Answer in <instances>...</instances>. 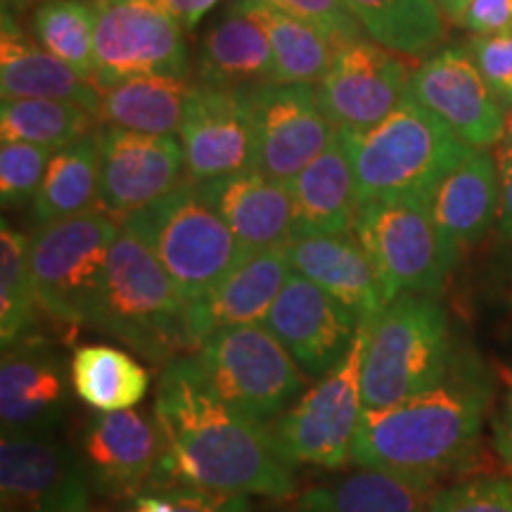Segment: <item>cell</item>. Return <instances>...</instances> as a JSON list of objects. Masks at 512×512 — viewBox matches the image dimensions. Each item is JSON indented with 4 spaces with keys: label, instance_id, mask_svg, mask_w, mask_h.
Masks as SVG:
<instances>
[{
    "label": "cell",
    "instance_id": "obj_1",
    "mask_svg": "<svg viewBox=\"0 0 512 512\" xmlns=\"http://www.w3.org/2000/svg\"><path fill=\"white\" fill-rule=\"evenodd\" d=\"M155 420L166 444L155 489L185 482L219 494L287 498L294 491L290 463L271 430L228 406L211 389L195 356L176 358L157 382Z\"/></svg>",
    "mask_w": 512,
    "mask_h": 512
},
{
    "label": "cell",
    "instance_id": "obj_2",
    "mask_svg": "<svg viewBox=\"0 0 512 512\" xmlns=\"http://www.w3.org/2000/svg\"><path fill=\"white\" fill-rule=\"evenodd\" d=\"M489 382L453 368L444 382L387 408L363 406L351 463L434 484L475 453Z\"/></svg>",
    "mask_w": 512,
    "mask_h": 512
},
{
    "label": "cell",
    "instance_id": "obj_3",
    "mask_svg": "<svg viewBox=\"0 0 512 512\" xmlns=\"http://www.w3.org/2000/svg\"><path fill=\"white\" fill-rule=\"evenodd\" d=\"M91 328L166 366L195 349L188 330V302L152 249L124 223L112 245Z\"/></svg>",
    "mask_w": 512,
    "mask_h": 512
},
{
    "label": "cell",
    "instance_id": "obj_4",
    "mask_svg": "<svg viewBox=\"0 0 512 512\" xmlns=\"http://www.w3.org/2000/svg\"><path fill=\"white\" fill-rule=\"evenodd\" d=\"M354 164L358 202L432 197L475 147L460 140L411 95L368 131H339Z\"/></svg>",
    "mask_w": 512,
    "mask_h": 512
},
{
    "label": "cell",
    "instance_id": "obj_5",
    "mask_svg": "<svg viewBox=\"0 0 512 512\" xmlns=\"http://www.w3.org/2000/svg\"><path fill=\"white\" fill-rule=\"evenodd\" d=\"M363 406L387 408L444 382L453 370L444 306L403 294L361 320Z\"/></svg>",
    "mask_w": 512,
    "mask_h": 512
},
{
    "label": "cell",
    "instance_id": "obj_6",
    "mask_svg": "<svg viewBox=\"0 0 512 512\" xmlns=\"http://www.w3.org/2000/svg\"><path fill=\"white\" fill-rule=\"evenodd\" d=\"M121 223L152 249L188 304L214 290L252 254L202 200L192 181H185L181 188Z\"/></svg>",
    "mask_w": 512,
    "mask_h": 512
},
{
    "label": "cell",
    "instance_id": "obj_7",
    "mask_svg": "<svg viewBox=\"0 0 512 512\" xmlns=\"http://www.w3.org/2000/svg\"><path fill=\"white\" fill-rule=\"evenodd\" d=\"M119 228L100 207L38 226L27 247L38 306L62 323L93 325Z\"/></svg>",
    "mask_w": 512,
    "mask_h": 512
},
{
    "label": "cell",
    "instance_id": "obj_8",
    "mask_svg": "<svg viewBox=\"0 0 512 512\" xmlns=\"http://www.w3.org/2000/svg\"><path fill=\"white\" fill-rule=\"evenodd\" d=\"M354 235L373 259L387 302L403 294L434 297L456 264L439 238L430 197L358 202Z\"/></svg>",
    "mask_w": 512,
    "mask_h": 512
},
{
    "label": "cell",
    "instance_id": "obj_9",
    "mask_svg": "<svg viewBox=\"0 0 512 512\" xmlns=\"http://www.w3.org/2000/svg\"><path fill=\"white\" fill-rule=\"evenodd\" d=\"M195 361L228 406L259 422L283 415L306 384L304 370L264 323L214 332Z\"/></svg>",
    "mask_w": 512,
    "mask_h": 512
},
{
    "label": "cell",
    "instance_id": "obj_10",
    "mask_svg": "<svg viewBox=\"0 0 512 512\" xmlns=\"http://www.w3.org/2000/svg\"><path fill=\"white\" fill-rule=\"evenodd\" d=\"M361 366L363 328L358 325L347 356L320 377L290 411L280 415L271 430L287 463L320 465L328 470L349 463L363 413Z\"/></svg>",
    "mask_w": 512,
    "mask_h": 512
},
{
    "label": "cell",
    "instance_id": "obj_11",
    "mask_svg": "<svg viewBox=\"0 0 512 512\" xmlns=\"http://www.w3.org/2000/svg\"><path fill=\"white\" fill-rule=\"evenodd\" d=\"M100 91L133 76H188L183 27L159 0H93Z\"/></svg>",
    "mask_w": 512,
    "mask_h": 512
},
{
    "label": "cell",
    "instance_id": "obj_12",
    "mask_svg": "<svg viewBox=\"0 0 512 512\" xmlns=\"http://www.w3.org/2000/svg\"><path fill=\"white\" fill-rule=\"evenodd\" d=\"M252 112L256 171L280 183H292L337 136L313 83H256Z\"/></svg>",
    "mask_w": 512,
    "mask_h": 512
},
{
    "label": "cell",
    "instance_id": "obj_13",
    "mask_svg": "<svg viewBox=\"0 0 512 512\" xmlns=\"http://www.w3.org/2000/svg\"><path fill=\"white\" fill-rule=\"evenodd\" d=\"M406 62L373 38L337 43L335 57L318 81L320 110L337 131H368L392 114L408 93Z\"/></svg>",
    "mask_w": 512,
    "mask_h": 512
},
{
    "label": "cell",
    "instance_id": "obj_14",
    "mask_svg": "<svg viewBox=\"0 0 512 512\" xmlns=\"http://www.w3.org/2000/svg\"><path fill=\"white\" fill-rule=\"evenodd\" d=\"M3 512H91L81 453L50 434L0 439Z\"/></svg>",
    "mask_w": 512,
    "mask_h": 512
},
{
    "label": "cell",
    "instance_id": "obj_15",
    "mask_svg": "<svg viewBox=\"0 0 512 512\" xmlns=\"http://www.w3.org/2000/svg\"><path fill=\"white\" fill-rule=\"evenodd\" d=\"M185 174L192 183L256 169L252 86L197 83L181 128Z\"/></svg>",
    "mask_w": 512,
    "mask_h": 512
},
{
    "label": "cell",
    "instance_id": "obj_16",
    "mask_svg": "<svg viewBox=\"0 0 512 512\" xmlns=\"http://www.w3.org/2000/svg\"><path fill=\"white\" fill-rule=\"evenodd\" d=\"M98 204L117 221L181 188L185 157L176 136H147L102 126L98 131Z\"/></svg>",
    "mask_w": 512,
    "mask_h": 512
},
{
    "label": "cell",
    "instance_id": "obj_17",
    "mask_svg": "<svg viewBox=\"0 0 512 512\" xmlns=\"http://www.w3.org/2000/svg\"><path fill=\"white\" fill-rule=\"evenodd\" d=\"M408 95L475 150L505 136L508 114L465 48H441L418 64L408 79Z\"/></svg>",
    "mask_w": 512,
    "mask_h": 512
},
{
    "label": "cell",
    "instance_id": "obj_18",
    "mask_svg": "<svg viewBox=\"0 0 512 512\" xmlns=\"http://www.w3.org/2000/svg\"><path fill=\"white\" fill-rule=\"evenodd\" d=\"M264 325L306 377H323L347 356L361 318L309 278L292 273L268 309Z\"/></svg>",
    "mask_w": 512,
    "mask_h": 512
},
{
    "label": "cell",
    "instance_id": "obj_19",
    "mask_svg": "<svg viewBox=\"0 0 512 512\" xmlns=\"http://www.w3.org/2000/svg\"><path fill=\"white\" fill-rule=\"evenodd\" d=\"M81 460L91 486L100 494L133 496L145 486H157L166 444L155 418L133 408L98 411L83 427Z\"/></svg>",
    "mask_w": 512,
    "mask_h": 512
},
{
    "label": "cell",
    "instance_id": "obj_20",
    "mask_svg": "<svg viewBox=\"0 0 512 512\" xmlns=\"http://www.w3.org/2000/svg\"><path fill=\"white\" fill-rule=\"evenodd\" d=\"M67 368L38 339H19L3 349L0 422L3 437L50 434L69 408Z\"/></svg>",
    "mask_w": 512,
    "mask_h": 512
},
{
    "label": "cell",
    "instance_id": "obj_21",
    "mask_svg": "<svg viewBox=\"0 0 512 512\" xmlns=\"http://www.w3.org/2000/svg\"><path fill=\"white\" fill-rule=\"evenodd\" d=\"M209 204L247 252L285 249L297 235L294 197L287 183L273 181L261 171H240L195 183Z\"/></svg>",
    "mask_w": 512,
    "mask_h": 512
},
{
    "label": "cell",
    "instance_id": "obj_22",
    "mask_svg": "<svg viewBox=\"0 0 512 512\" xmlns=\"http://www.w3.org/2000/svg\"><path fill=\"white\" fill-rule=\"evenodd\" d=\"M292 273L285 249L247 254L214 290L188 304L192 347L200 349L204 339L219 330L264 323L268 309Z\"/></svg>",
    "mask_w": 512,
    "mask_h": 512
},
{
    "label": "cell",
    "instance_id": "obj_23",
    "mask_svg": "<svg viewBox=\"0 0 512 512\" xmlns=\"http://www.w3.org/2000/svg\"><path fill=\"white\" fill-rule=\"evenodd\" d=\"M285 256L294 273L332 294L361 320L389 304L373 259L354 230L339 235H297L285 247Z\"/></svg>",
    "mask_w": 512,
    "mask_h": 512
},
{
    "label": "cell",
    "instance_id": "obj_24",
    "mask_svg": "<svg viewBox=\"0 0 512 512\" xmlns=\"http://www.w3.org/2000/svg\"><path fill=\"white\" fill-rule=\"evenodd\" d=\"M501 178L496 157L472 150L432 192L430 207L446 252L458 259L463 247L475 245L498 219Z\"/></svg>",
    "mask_w": 512,
    "mask_h": 512
},
{
    "label": "cell",
    "instance_id": "obj_25",
    "mask_svg": "<svg viewBox=\"0 0 512 512\" xmlns=\"http://www.w3.org/2000/svg\"><path fill=\"white\" fill-rule=\"evenodd\" d=\"M0 91L3 100L38 98L76 102L95 117L102 100V91L91 76L76 72L38 43H31L8 10H3V38H0Z\"/></svg>",
    "mask_w": 512,
    "mask_h": 512
},
{
    "label": "cell",
    "instance_id": "obj_26",
    "mask_svg": "<svg viewBox=\"0 0 512 512\" xmlns=\"http://www.w3.org/2000/svg\"><path fill=\"white\" fill-rule=\"evenodd\" d=\"M273 53L264 27L242 0L211 24L197 50V83L238 88L271 81Z\"/></svg>",
    "mask_w": 512,
    "mask_h": 512
},
{
    "label": "cell",
    "instance_id": "obj_27",
    "mask_svg": "<svg viewBox=\"0 0 512 512\" xmlns=\"http://www.w3.org/2000/svg\"><path fill=\"white\" fill-rule=\"evenodd\" d=\"M287 185L294 197L297 235H339L354 230L358 209L356 174L339 131L328 150Z\"/></svg>",
    "mask_w": 512,
    "mask_h": 512
},
{
    "label": "cell",
    "instance_id": "obj_28",
    "mask_svg": "<svg viewBox=\"0 0 512 512\" xmlns=\"http://www.w3.org/2000/svg\"><path fill=\"white\" fill-rule=\"evenodd\" d=\"M195 88L188 76H133L102 91L98 121L147 136H176Z\"/></svg>",
    "mask_w": 512,
    "mask_h": 512
},
{
    "label": "cell",
    "instance_id": "obj_29",
    "mask_svg": "<svg viewBox=\"0 0 512 512\" xmlns=\"http://www.w3.org/2000/svg\"><path fill=\"white\" fill-rule=\"evenodd\" d=\"M434 484L361 467L332 482L311 486L299 512H430Z\"/></svg>",
    "mask_w": 512,
    "mask_h": 512
},
{
    "label": "cell",
    "instance_id": "obj_30",
    "mask_svg": "<svg viewBox=\"0 0 512 512\" xmlns=\"http://www.w3.org/2000/svg\"><path fill=\"white\" fill-rule=\"evenodd\" d=\"M98 190L100 152L98 131H93L53 152L41 188L31 200L34 221L43 226L100 207Z\"/></svg>",
    "mask_w": 512,
    "mask_h": 512
},
{
    "label": "cell",
    "instance_id": "obj_31",
    "mask_svg": "<svg viewBox=\"0 0 512 512\" xmlns=\"http://www.w3.org/2000/svg\"><path fill=\"white\" fill-rule=\"evenodd\" d=\"M264 27L273 53L275 83H316L330 69L337 43L311 24L273 8L264 0H242Z\"/></svg>",
    "mask_w": 512,
    "mask_h": 512
},
{
    "label": "cell",
    "instance_id": "obj_32",
    "mask_svg": "<svg viewBox=\"0 0 512 512\" xmlns=\"http://www.w3.org/2000/svg\"><path fill=\"white\" fill-rule=\"evenodd\" d=\"M69 377L76 396L102 413L133 408L150 389V373L131 354L110 344L76 349Z\"/></svg>",
    "mask_w": 512,
    "mask_h": 512
},
{
    "label": "cell",
    "instance_id": "obj_33",
    "mask_svg": "<svg viewBox=\"0 0 512 512\" xmlns=\"http://www.w3.org/2000/svg\"><path fill=\"white\" fill-rule=\"evenodd\" d=\"M366 34L399 55H427L444 41L437 0H344Z\"/></svg>",
    "mask_w": 512,
    "mask_h": 512
},
{
    "label": "cell",
    "instance_id": "obj_34",
    "mask_svg": "<svg viewBox=\"0 0 512 512\" xmlns=\"http://www.w3.org/2000/svg\"><path fill=\"white\" fill-rule=\"evenodd\" d=\"M100 124L93 112L67 100L8 98L0 105V138L3 143H34L43 147H60L74 143Z\"/></svg>",
    "mask_w": 512,
    "mask_h": 512
},
{
    "label": "cell",
    "instance_id": "obj_35",
    "mask_svg": "<svg viewBox=\"0 0 512 512\" xmlns=\"http://www.w3.org/2000/svg\"><path fill=\"white\" fill-rule=\"evenodd\" d=\"M36 43L76 72L93 76L95 8L93 0H46L31 17Z\"/></svg>",
    "mask_w": 512,
    "mask_h": 512
},
{
    "label": "cell",
    "instance_id": "obj_36",
    "mask_svg": "<svg viewBox=\"0 0 512 512\" xmlns=\"http://www.w3.org/2000/svg\"><path fill=\"white\" fill-rule=\"evenodd\" d=\"M29 238L0 223V339L12 347L31 328L36 313V292L29 273Z\"/></svg>",
    "mask_w": 512,
    "mask_h": 512
},
{
    "label": "cell",
    "instance_id": "obj_37",
    "mask_svg": "<svg viewBox=\"0 0 512 512\" xmlns=\"http://www.w3.org/2000/svg\"><path fill=\"white\" fill-rule=\"evenodd\" d=\"M53 147L8 140L0 147V202L3 207H17L34 200L46 176Z\"/></svg>",
    "mask_w": 512,
    "mask_h": 512
},
{
    "label": "cell",
    "instance_id": "obj_38",
    "mask_svg": "<svg viewBox=\"0 0 512 512\" xmlns=\"http://www.w3.org/2000/svg\"><path fill=\"white\" fill-rule=\"evenodd\" d=\"M430 512H512V479L479 477L434 494Z\"/></svg>",
    "mask_w": 512,
    "mask_h": 512
},
{
    "label": "cell",
    "instance_id": "obj_39",
    "mask_svg": "<svg viewBox=\"0 0 512 512\" xmlns=\"http://www.w3.org/2000/svg\"><path fill=\"white\" fill-rule=\"evenodd\" d=\"M264 3L325 31L335 43L363 36L361 22L347 8L344 0H264Z\"/></svg>",
    "mask_w": 512,
    "mask_h": 512
},
{
    "label": "cell",
    "instance_id": "obj_40",
    "mask_svg": "<svg viewBox=\"0 0 512 512\" xmlns=\"http://www.w3.org/2000/svg\"><path fill=\"white\" fill-rule=\"evenodd\" d=\"M484 81L501 100L503 107L512 110V31L510 34H477L470 50Z\"/></svg>",
    "mask_w": 512,
    "mask_h": 512
},
{
    "label": "cell",
    "instance_id": "obj_41",
    "mask_svg": "<svg viewBox=\"0 0 512 512\" xmlns=\"http://www.w3.org/2000/svg\"><path fill=\"white\" fill-rule=\"evenodd\" d=\"M157 491L174 505V512H252L249 496L240 494H219L185 482H169Z\"/></svg>",
    "mask_w": 512,
    "mask_h": 512
},
{
    "label": "cell",
    "instance_id": "obj_42",
    "mask_svg": "<svg viewBox=\"0 0 512 512\" xmlns=\"http://www.w3.org/2000/svg\"><path fill=\"white\" fill-rule=\"evenodd\" d=\"M456 24L475 34H510L512 0H470Z\"/></svg>",
    "mask_w": 512,
    "mask_h": 512
},
{
    "label": "cell",
    "instance_id": "obj_43",
    "mask_svg": "<svg viewBox=\"0 0 512 512\" xmlns=\"http://www.w3.org/2000/svg\"><path fill=\"white\" fill-rule=\"evenodd\" d=\"M498 178H501V202H498V233L501 238L512 240V152L501 147L496 157Z\"/></svg>",
    "mask_w": 512,
    "mask_h": 512
},
{
    "label": "cell",
    "instance_id": "obj_44",
    "mask_svg": "<svg viewBox=\"0 0 512 512\" xmlns=\"http://www.w3.org/2000/svg\"><path fill=\"white\" fill-rule=\"evenodd\" d=\"M166 12L181 24L183 29H195L197 24L207 17L209 10H214L221 0H159Z\"/></svg>",
    "mask_w": 512,
    "mask_h": 512
},
{
    "label": "cell",
    "instance_id": "obj_45",
    "mask_svg": "<svg viewBox=\"0 0 512 512\" xmlns=\"http://www.w3.org/2000/svg\"><path fill=\"white\" fill-rule=\"evenodd\" d=\"M494 446L498 456L512 467V392L505 396L501 411L494 418Z\"/></svg>",
    "mask_w": 512,
    "mask_h": 512
},
{
    "label": "cell",
    "instance_id": "obj_46",
    "mask_svg": "<svg viewBox=\"0 0 512 512\" xmlns=\"http://www.w3.org/2000/svg\"><path fill=\"white\" fill-rule=\"evenodd\" d=\"M133 512H174V505L164 496H138Z\"/></svg>",
    "mask_w": 512,
    "mask_h": 512
},
{
    "label": "cell",
    "instance_id": "obj_47",
    "mask_svg": "<svg viewBox=\"0 0 512 512\" xmlns=\"http://www.w3.org/2000/svg\"><path fill=\"white\" fill-rule=\"evenodd\" d=\"M437 5L446 17H451L453 22H458L467 5H470V0H437Z\"/></svg>",
    "mask_w": 512,
    "mask_h": 512
},
{
    "label": "cell",
    "instance_id": "obj_48",
    "mask_svg": "<svg viewBox=\"0 0 512 512\" xmlns=\"http://www.w3.org/2000/svg\"><path fill=\"white\" fill-rule=\"evenodd\" d=\"M505 147L512 152V110L508 112V117H505Z\"/></svg>",
    "mask_w": 512,
    "mask_h": 512
},
{
    "label": "cell",
    "instance_id": "obj_49",
    "mask_svg": "<svg viewBox=\"0 0 512 512\" xmlns=\"http://www.w3.org/2000/svg\"><path fill=\"white\" fill-rule=\"evenodd\" d=\"M31 3V0H3V5L5 8H15V10H22V8H27V5Z\"/></svg>",
    "mask_w": 512,
    "mask_h": 512
}]
</instances>
